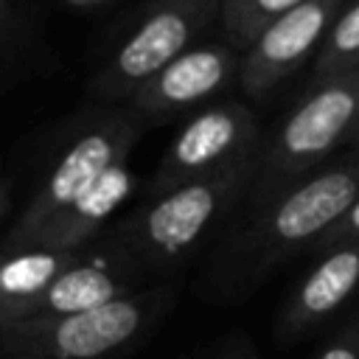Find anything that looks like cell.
<instances>
[{
  "mask_svg": "<svg viewBox=\"0 0 359 359\" xmlns=\"http://www.w3.org/2000/svg\"><path fill=\"white\" fill-rule=\"evenodd\" d=\"M359 196V154L345 151L272 199L252 205L247 222L222 244L210 264V286L238 294L311 247Z\"/></svg>",
  "mask_w": 359,
  "mask_h": 359,
  "instance_id": "1",
  "label": "cell"
},
{
  "mask_svg": "<svg viewBox=\"0 0 359 359\" xmlns=\"http://www.w3.org/2000/svg\"><path fill=\"white\" fill-rule=\"evenodd\" d=\"M255 165L258 151L224 171L151 194L137 210L109 224L104 236L121 247L143 275L171 269L185 261L241 199H247Z\"/></svg>",
  "mask_w": 359,
  "mask_h": 359,
  "instance_id": "2",
  "label": "cell"
},
{
  "mask_svg": "<svg viewBox=\"0 0 359 359\" xmlns=\"http://www.w3.org/2000/svg\"><path fill=\"white\" fill-rule=\"evenodd\" d=\"M359 123V70L311 81V90L261 137L250 208L272 199L348 149Z\"/></svg>",
  "mask_w": 359,
  "mask_h": 359,
  "instance_id": "3",
  "label": "cell"
},
{
  "mask_svg": "<svg viewBox=\"0 0 359 359\" xmlns=\"http://www.w3.org/2000/svg\"><path fill=\"white\" fill-rule=\"evenodd\" d=\"M174 297L177 286L160 283L84 311L0 323V351L8 359H115L171 311Z\"/></svg>",
  "mask_w": 359,
  "mask_h": 359,
  "instance_id": "4",
  "label": "cell"
},
{
  "mask_svg": "<svg viewBox=\"0 0 359 359\" xmlns=\"http://www.w3.org/2000/svg\"><path fill=\"white\" fill-rule=\"evenodd\" d=\"M149 123L126 104L84 112L53 154L34 194L0 238V250H25L104 171L129 160Z\"/></svg>",
  "mask_w": 359,
  "mask_h": 359,
  "instance_id": "5",
  "label": "cell"
},
{
  "mask_svg": "<svg viewBox=\"0 0 359 359\" xmlns=\"http://www.w3.org/2000/svg\"><path fill=\"white\" fill-rule=\"evenodd\" d=\"M222 0H149L90 79L93 95L126 104L151 76L202 42Z\"/></svg>",
  "mask_w": 359,
  "mask_h": 359,
  "instance_id": "6",
  "label": "cell"
},
{
  "mask_svg": "<svg viewBox=\"0 0 359 359\" xmlns=\"http://www.w3.org/2000/svg\"><path fill=\"white\" fill-rule=\"evenodd\" d=\"M261 123L247 101L222 98L194 112L171 137L154 174L146 182V196L165 188L224 171L250 157L261 146Z\"/></svg>",
  "mask_w": 359,
  "mask_h": 359,
  "instance_id": "7",
  "label": "cell"
},
{
  "mask_svg": "<svg viewBox=\"0 0 359 359\" xmlns=\"http://www.w3.org/2000/svg\"><path fill=\"white\" fill-rule=\"evenodd\" d=\"M345 3L348 0H303L266 25L241 53V93L252 101H261L306 62H314Z\"/></svg>",
  "mask_w": 359,
  "mask_h": 359,
  "instance_id": "8",
  "label": "cell"
},
{
  "mask_svg": "<svg viewBox=\"0 0 359 359\" xmlns=\"http://www.w3.org/2000/svg\"><path fill=\"white\" fill-rule=\"evenodd\" d=\"M238 70L241 50L227 39L199 42L151 76L126 101V107H132L146 123L177 118L182 112H199L222 101L224 90L238 84Z\"/></svg>",
  "mask_w": 359,
  "mask_h": 359,
  "instance_id": "9",
  "label": "cell"
},
{
  "mask_svg": "<svg viewBox=\"0 0 359 359\" xmlns=\"http://www.w3.org/2000/svg\"><path fill=\"white\" fill-rule=\"evenodd\" d=\"M314 258L278 309L275 337L280 342L323 331L359 294V241L323 250Z\"/></svg>",
  "mask_w": 359,
  "mask_h": 359,
  "instance_id": "10",
  "label": "cell"
},
{
  "mask_svg": "<svg viewBox=\"0 0 359 359\" xmlns=\"http://www.w3.org/2000/svg\"><path fill=\"white\" fill-rule=\"evenodd\" d=\"M135 174L129 168V160L112 165L104 171L84 194H79L36 238L31 247H48V250H81L98 241L107 230L118 208L135 194ZM28 250V247H25Z\"/></svg>",
  "mask_w": 359,
  "mask_h": 359,
  "instance_id": "11",
  "label": "cell"
},
{
  "mask_svg": "<svg viewBox=\"0 0 359 359\" xmlns=\"http://www.w3.org/2000/svg\"><path fill=\"white\" fill-rule=\"evenodd\" d=\"M81 250H0V323L25 320L42 292L81 258Z\"/></svg>",
  "mask_w": 359,
  "mask_h": 359,
  "instance_id": "12",
  "label": "cell"
},
{
  "mask_svg": "<svg viewBox=\"0 0 359 359\" xmlns=\"http://www.w3.org/2000/svg\"><path fill=\"white\" fill-rule=\"evenodd\" d=\"M300 3L303 0H222L219 25L224 39L244 53L266 25Z\"/></svg>",
  "mask_w": 359,
  "mask_h": 359,
  "instance_id": "13",
  "label": "cell"
},
{
  "mask_svg": "<svg viewBox=\"0 0 359 359\" xmlns=\"http://www.w3.org/2000/svg\"><path fill=\"white\" fill-rule=\"evenodd\" d=\"M359 70V0H348L311 62L314 81Z\"/></svg>",
  "mask_w": 359,
  "mask_h": 359,
  "instance_id": "14",
  "label": "cell"
},
{
  "mask_svg": "<svg viewBox=\"0 0 359 359\" xmlns=\"http://www.w3.org/2000/svg\"><path fill=\"white\" fill-rule=\"evenodd\" d=\"M311 359H359V311L331 331Z\"/></svg>",
  "mask_w": 359,
  "mask_h": 359,
  "instance_id": "15",
  "label": "cell"
},
{
  "mask_svg": "<svg viewBox=\"0 0 359 359\" xmlns=\"http://www.w3.org/2000/svg\"><path fill=\"white\" fill-rule=\"evenodd\" d=\"M351 241H359V196H356L353 205L337 219V224L311 247L309 255H317V252H323V250L342 247V244H351Z\"/></svg>",
  "mask_w": 359,
  "mask_h": 359,
  "instance_id": "16",
  "label": "cell"
},
{
  "mask_svg": "<svg viewBox=\"0 0 359 359\" xmlns=\"http://www.w3.org/2000/svg\"><path fill=\"white\" fill-rule=\"evenodd\" d=\"M216 359H261V356H258L255 345H252L247 337L233 334L230 339H224V342H222V348H219Z\"/></svg>",
  "mask_w": 359,
  "mask_h": 359,
  "instance_id": "17",
  "label": "cell"
},
{
  "mask_svg": "<svg viewBox=\"0 0 359 359\" xmlns=\"http://www.w3.org/2000/svg\"><path fill=\"white\" fill-rule=\"evenodd\" d=\"M11 213V180L0 174V224Z\"/></svg>",
  "mask_w": 359,
  "mask_h": 359,
  "instance_id": "18",
  "label": "cell"
},
{
  "mask_svg": "<svg viewBox=\"0 0 359 359\" xmlns=\"http://www.w3.org/2000/svg\"><path fill=\"white\" fill-rule=\"evenodd\" d=\"M8 17H11V0H0V36L8 25Z\"/></svg>",
  "mask_w": 359,
  "mask_h": 359,
  "instance_id": "19",
  "label": "cell"
},
{
  "mask_svg": "<svg viewBox=\"0 0 359 359\" xmlns=\"http://www.w3.org/2000/svg\"><path fill=\"white\" fill-rule=\"evenodd\" d=\"M348 151H353V154H359V123H356V129H353V135H351V143H348Z\"/></svg>",
  "mask_w": 359,
  "mask_h": 359,
  "instance_id": "20",
  "label": "cell"
}]
</instances>
